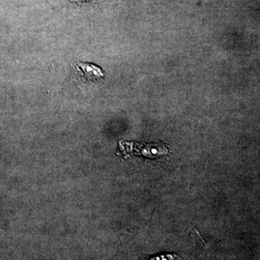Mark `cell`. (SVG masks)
Wrapping results in <instances>:
<instances>
[{
  "label": "cell",
  "instance_id": "obj_2",
  "mask_svg": "<svg viewBox=\"0 0 260 260\" xmlns=\"http://www.w3.org/2000/svg\"><path fill=\"white\" fill-rule=\"evenodd\" d=\"M178 257L176 254H162V255L155 256L150 258L148 260H176Z\"/></svg>",
  "mask_w": 260,
  "mask_h": 260
},
{
  "label": "cell",
  "instance_id": "obj_3",
  "mask_svg": "<svg viewBox=\"0 0 260 260\" xmlns=\"http://www.w3.org/2000/svg\"><path fill=\"white\" fill-rule=\"evenodd\" d=\"M78 1H80V0H78Z\"/></svg>",
  "mask_w": 260,
  "mask_h": 260
},
{
  "label": "cell",
  "instance_id": "obj_1",
  "mask_svg": "<svg viewBox=\"0 0 260 260\" xmlns=\"http://www.w3.org/2000/svg\"><path fill=\"white\" fill-rule=\"evenodd\" d=\"M77 69L83 75L85 79L89 81H97L102 79L104 76V72L101 68H98L95 65L81 63L77 65Z\"/></svg>",
  "mask_w": 260,
  "mask_h": 260
}]
</instances>
